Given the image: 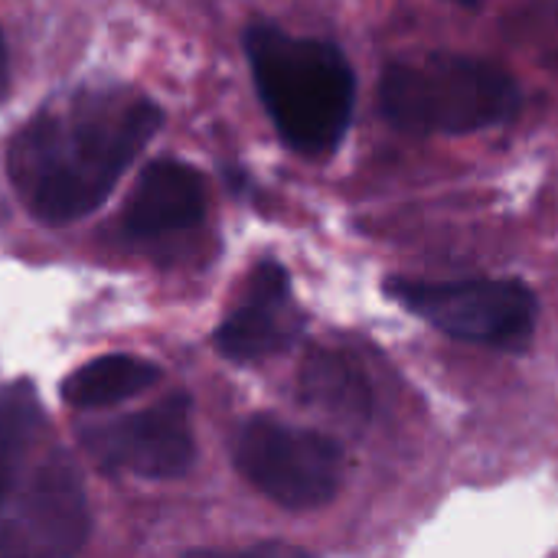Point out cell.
<instances>
[{"mask_svg": "<svg viewBox=\"0 0 558 558\" xmlns=\"http://www.w3.org/2000/svg\"><path fill=\"white\" fill-rule=\"evenodd\" d=\"M160 124V108L131 92L95 88L43 108L10 144L23 206L52 226L92 213Z\"/></svg>", "mask_w": 558, "mask_h": 558, "instance_id": "1", "label": "cell"}, {"mask_svg": "<svg viewBox=\"0 0 558 558\" xmlns=\"http://www.w3.org/2000/svg\"><path fill=\"white\" fill-rule=\"evenodd\" d=\"M245 49L258 95L281 137L307 157L337 150L356 101V78L343 52L271 23L248 26Z\"/></svg>", "mask_w": 558, "mask_h": 558, "instance_id": "2", "label": "cell"}, {"mask_svg": "<svg viewBox=\"0 0 558 558\" xmlns=\"http://www.w3.org/2000/svg\"><path fill=\"white\" fill-rule=\"evenodd\" d=\"M383 118L409 134H474L520 111V85L497 62L435 52L392 62L379 82Z\"/></svg>", "mask_w": 558, "mask_h": 558, "instance_id": "3", "label": "cell"}, {"mask_svg": "<svg viewBox=\"0 0 558 558\" xmlns=\"http://www.w3.org/2000/svg\"><path fill=\"white\" fill-rule=\"evenodd\" d=\"M389 298L432 324L435 330L481 347L520 350L536 330L539 301L517 278H464V281H386Z\"/></svg>", "mask_w": 558, "mask_h": 558, "instance_id": "4", "label": "cell"}, {"mask_svg": "<svg viewBox=\"0 0 558 558\" xmlns=\"http://www.w3.org/2000/svg\"><path fill=\"white\" fill-rule=\"evenodd\" d=\"M235 468L278 507L317 510L340 490L343 451L320 432L258 415L235 441Z\"/></svg>", "mask_w": 558, "mask_h": 558, "instance_id": "5", "label": "cell"}, {"mask_svg": "<svg viewBox=\"0 0 558 558\" xmlns=\"http://www.w3.org/2000/svg\"><path fill=\"white\" fill-rule=\"evenodd\" d=\"M92 454L111 471H128L147 481H170L193 464V428L186 396H170L167 402L124 415L85 435Z\"/></svg>", "mask_w": 558, "mask_h": 558, "instance_id": "6", "label": "cell"}, {"mask_svg": "<svg viewBox=\"0 0 558 558\" xmlns=\"http://www.w3.org/2000/svg\"><path fill=\"white\" fill-rule=\"evenodd\" d=\"M301 327L304 324L291 301L288 271L278 262H262L248 278L245 304L222 320L216 347L235 363H255L288 350Z\"/></svg>", "mask_w": 558, "mask_h": 558, "instance_id": "7", "label": "cell"}, {"mask_svg": "<svg viewBox=\"0 0 558 558\" xmlns=\"http://www.w3.org/2000/svg\"><path fill=\"white\" fill-rule=\"evenodd\" d=\"M206 213V183L199 170L183 160H154L137 177L131 206H128V232L137 239H157L170 232L193 229Z\"/></svg>", "mask_w": 558, "mask_h": 558, "instance_id": "8", "label": "cell"}, {"mask_svg": "<svg viewBox=\"0 0 558 558\" xmlns=\"http://www.w3.org/2000/svg\"><path fill=\"white\" fill-rule=\"evenodd\" d=\"M26 526L39 549L75 553L85 543V497L65 461H49L26 497Z\"/></svg>", "mask_w": 558, "mask_h": 558, "instance_id": "9", "label": "cell"}, {"mask_svg": "<svg viewBox=\"0 0 558 558\" xmlns=\"http://www.w3.org/2000/svg\"><path fill=\"white\" fill-rule=\"evenodd\" d=\"M301 396L350 425H363L373 412V396L363 373L347 356L330 350H317L307 356L301 369Z\"/></svg>", "mask_w": 558, "mask_h": 558, "instance_id": "10", "label": "cell"}, {"mask_svg": "<svg viewBox=\"0 0 558 558\" xmlns=\"http://www.w3.org/2000/svg\"><path fill=\"white\" fill-rule=\"evenodd\" d=\"M157 379H160V369L154 363L141 356H128V353H111V356H98L78 366L62 383V396L75 409H101V405H114L121 399L147 392Z\"/></svg>", "mask_w": 558, "mask_h": 558, "instance_id": "11", "label": "cell"}, {"mask_svg": "<svg viewBox=\"0 0 558 558\" xmlns=\"http://www.w3.org/2000/svg\"><path fill=\"white\" fill-rule=\"evenodd\" d=\"M36 405L29 389L23 386H0V510L16 481L29 432H33Z\"/></svg>", "mask_w": 558, "mask_h": 558, "instance_id": "12", "label": "cell"}, {"mask_svg": "<svg viewBox=\"0 0 558 558\" xmlns=\"http://www.w3.org/2000/svg\"><path fill=\"white\" fill-rule=\"evenodd\" d=\"M454 3H464V7H474L477 0H454Z\"/></svg>", "mask_w": 558, "mask_h": 558, "instance_id": "13", "label": "cell"}, {"mask_svg": "<svg viewBox=\"0 0 558 558\" xmlns=\"http://www.w3.org/2000/svg\"><path fill=\"white\" fill-rule=\"evenodd\" d=\"M0 69H3V39H0Z\"/></svg>", "mask_w": 558, "mask_h": 558, "instance_id": "14", "label": "cell"}]
</instances>
